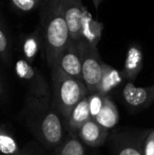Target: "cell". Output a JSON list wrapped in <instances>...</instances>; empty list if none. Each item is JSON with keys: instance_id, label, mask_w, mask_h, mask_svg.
I'll list each match as a JSON object with an SVG mask.
<instances>
[{"instance_id": "obj_1", "label": "cell", "mask_w": 154, "mask_h": 155, "mask_svg": "<svg viewBox=\"0 0 154 155\" xmlns=\"http://www.w3.org/2000/svg\"><path fill=\"white\" fill-rule=\"evenodd\" d=\"M27 112V123L38 140L47 149L55 150L66 137V121L52 107L51 98L36 99L29 97Z\"/></svg>"}, {"instance_id": "obj_2", "label": "cell", "mask_w": 154, "mask_h": 155, "mask_svg": "<svg viewBox=\"0 0 154 155\" xmlns=\"http://www.w3.org/2000/svg\"><path fill=\"white\" fill-rule=\"evenodd\" d=\"M44 15L43 45L45 59L52 69L71 39L60 0H50Z\"/></svg>"}, {"instance_id": "obj_3", "label": "cell", "mask_w": 154, "mask_h": 155, "mask_svg": "<svg viewBox=\"0 0 154 155\" xmlns=\"http://www.w3.org/2000/svg\"><path fill=\"white\" fill-rule=\"evenodd\" d=\"M51 71L53 82L51 104L61 115L67 124L74 107L89 95V91L82 80L66 75L56 67L51 69Z\"/></svg>"}, {"instance_id": "obj_4", "label": "cell", "mask_w": 154, "mask_h": 155, "mask_svg": "<svg viewBox=\"0 0 154 155\" xmlns=\"http://www.w3.org/2000/svg\"><path fill=\"white\" fill-rule=\"evenodd\" d=\"M81 56V77L89 93L96 92L103 76V61L97 51V48L87 41H78Z\"/></svg>"}, {"instance_id": "obj_5", "label": "cell", "mask_w": 154, "mask_h": 155, "mask_svg": "<svg viewBox=\"0 0 154 155\" xmlns=\"http://www.w3.org/2000/svg\"><path fill=\"white\" fill-rule=\"evenodd\" d=\"M15 73L17 77L25 84L29 91L30 98H51L49 84L44 76L32 63L20 58L15 62Z\"/></svg>"}, {"instance_id": "obj_6", "label": "cell", "mask_w": 154, "mask_h": 155, "mask_svg": "<svg viewBox=\"0 0 154 155\" xmlns=\"http://www.w3.org/2000/svg\"><path fill=\"white\" fill-rule=\"evenodd\" d=\"M60 4L68 25L70 39L78 42L81 40V25L87 11L81 0H60Z\"/></svg>"}, {"instance_id": "obj_7", "label": "cell", "mask_w": 154, "mask_h": 155, "mask_svg": "<svg viewBox=\"0 0 154 155\" xmlns=\"http://www.w3.org/2000/svg\"><path fill=\"white\" fill-rule=\"evenodd\" d=\"M55 67L64 72L66 75L75 78V79L82 80L81 56H80V49L78 42L70 40V42L60 54L57 62L53 68Z\"/></svg>"}, {"instance_id": "obj_8", "label": "cell", "mask_w": 154, "mask_h": 155, "mask_svg": "<svg viewBox=\"0 0 154 155\" xmlns=\"http://www.w3.org/2000/svg\"><path fill=\"white\" fill-rule=\"evenodd\" d=\"M123 98L133 110H144L154 101V84L149 87H135L132 82H128L123 89Z\"/></svg>"}, {"instance_id": "obj_9", "label": "cell", "mask_w": 154, "mask_h": 155, "mask_svg": "<svg viewBox=\"0 0 154 155\" xmlns=\"http://www.w3.org/2000/svg\"><path fill=\"white\" fill-rule=\"evenodd\" d=\"M108 132L109 131L101 128L95 120L90 119L86 124H82L77 135L84 145L96 148L100 147L106 141L108 137Z\"/></svg>"}, {"instance_id": "obj_10", "label": "cell", "mask_w": 154, "mask_h": 155, "mask_svg": "<svg viewBox=\"0 0 154 155\" xmlns=\"http://www.w3.org/2000/svg\"><path fill=\"white\" fill-rule=\"evenodd\" d=\"M143 69V53L138 45H133L128 49L126 56L125 65L123 71L120 72L123 79L132 82L138 76Z\"/></svg>"}, {"instance_id": "obj_11", "label": "cell", "mask_w": 154, "mask_h": 155, "mask_svg": "<svg viewBox=\"0 0 154 155\" xmlns=\"http://www.w3.org/2000/svg\"><path fill=\"white\" fill-rule=\"evenodd\" d=\"M123 80V77L120 72L103 62V76H101L100 82H99L96 92L103 96H110L112 91H114L120 86Z\"/></svg>"}, {"instance_id": "obj_12", "label": "cell", "mask_w": 154, "mask_h": 155, "mask_svg": "<svg viewBox=\"0 0 154 155\" xmlns=\"http://www.w3.org/2000/svg\"><path fill=\"white\" fill-rule=\"evenodd\" d=\"M101 128L109 131L113 129L118 124L119 114L114 101L111 99L110 96H105L103 99V106L101 108L100 112L94 119Z\"/></svg>"}, {"instance_id": "obj_13", "label": "cell", "mask_w": 154, "mask_h": 155, "mask_svg": "<svg viewBox=\"0 0 154 155\" xmlns=\"http://www.w3.org/2000/svg\"><path fill=\"white\" fill-rule=\"evenodd\" d=\"M91 119L90 111H89L88 104V96L81 99L79 102L74 107V109L71 112L68 120H67V129L68 132L78 133L79 129L82 124H86L88 120Z\"/></svg>"}, {"instance_id": "obj_14", "label": "cell", "mask_w": 154, "mask_h": 155, "mask_svg": "<svg viewBox=\"0 0 154 155\" xmlns=\"http://www.w3.org/2000/svg\"><path fill=\"white\" fill-rule=\"evenodd\" d=\"M103 35V25L94 20L88 12L86 13L81 25V40L96 47Z\"/></svg>"}, {"instance_id": "obj_15", "label": "cell", "mask_w": 154, "mask_h": 155, "mask_svg": "<svg viewBox=\"0 0 154 155\" xmlns=\"http://www.w3.org/2000/svg\"><path fill=\"white\" fill-rule=\"evenodd\" d=\"M143 141L140 143L135 137L130 135H117L114 141L115 155H143Z\"/></svg>"}, {"instance_id": "obj_16", "label": "cell", "mask_w": 154, "mask_h": 155, "mask_svg": "<svg viewBox=\"0 0 154 155\" xmlns=\"http://www.w3.org/2000/svg\"><path fill=\"white\" fill-rule=\"evenodd\" d=\"M55 155H86V149L77 133L68 132L64 141L55 149Z\"/></svg>"}, {"instance_id": "obj_17", "label": "cell", "mask_w": 154, "mask_h": 155, "mask_svg": "<svg viewBox=\"0 0 154 155\" xmlns=\"http://www.w3.org/2000/svg\"><path fill=\"white\" fill-rule=\"evenodd\" d=\"M40 42H41V33L39 31V29L36 30L32 34L25 36L22 41V52H23V56H25L23 59H25L30 63L33 62L39 51Z\"/></svg>"}, {"instance_id": "obj_18", "label": "cell", "mask_w": 154, "mask_h": 155, "mask_svg": "<svg viewBox=\"0 0 154 155\" xmlns=\"http://www.w3.org/2000/svg\"><path fill=\"white\" fill-rule=\"evenodd\" d=\"M0 153L2 155H21L17 141L2 127H0Z\"/></svg>"}, {"instance_id": "obj_19", "label": "cell", "mask_w": 154, "mask_h": 155, "mask_svg": "<svg viewBox=\"0 0 154 155\" xmlns=\"http://www.w3.org/2000/svg\"><path fill=\"white\" fill-rule=\"evenodd\" d=\"M103 99L105 96L100 95L97 92L89 93L88 95V104H89V111H90L91 119L94 120L98 113L100 112L101 108L103 106Z\"/></svg>"}, {"instance_id": "obj_20", "label": "cell", "mask_w": 154, "mask_h": 155, "mask_svg": "<svg viewBox=\"0 0 154 155\" xmlns=\"http://www.w3.org/2000/svg\"><path fill=\"white\" fill-rule=\"evenodd\" d=\"M0 57L4 62H10L11 60V45L10 39L6 34L5 30L3 29L0 23Z\"/></svg>"}, {"instance_id": "obj_21", "label": "cell", "mask_w": 154, "mask_h": 155, "mask_svg": "<svg viewBox=\"0 0 154 155\" xmlns=\"http://www.w3.org/2000/svg\"><path fill=\"white\" fill-rule=\"evenodd\" d=\"M13 5L21 12H30L38 6L40 0H11Z\"/></svg>"}, {"instance_id": "obj_22", "label": "cell", "mask_w": 154, "mask_h": 155, "mask_svg": "<svg viewBox=\"0 0 154 155\" xmlns=\"http://www.w3.org/2000/svg\"><path fill=\"white\" fill-rule=\"evenodd\" d=\"M143 155H154V129L149 131L142 145Z\"/></svg>"}, {"instance_id": "obj_23", "label": "cell", "mask_w": 154, "mask_h": 155, "mask_svg": "<svg viewBox=\"0 0 154 155\" xmlns=\"http://www.w3.org/2000/svg\"><path fill=\"white\" fill-rule=\"evenodd\" d=\"M103 1V0H93V3H94L95 8H98L99 5H100V3Z\"/></svg>"}, {"instance_id": "obj_24", "label": "cell", "mask_w": 154, "mask_h": 155, "mask_svg": "<svg viewBox=\"0 0 154 155\" xmlns=\"http://www.w3.org/2000/svg\"><path fill=\"white\" fill-rule=\"evenodd\" d=\"M1 89H2V84H1V80H0V92H1Z\"/></svg>"}]
</instances>
